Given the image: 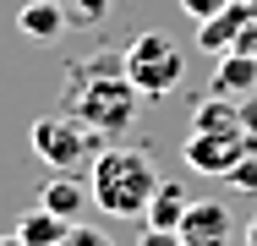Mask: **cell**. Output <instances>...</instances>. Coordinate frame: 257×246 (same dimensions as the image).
Listing matches in <instances>:
<instances>
[{"label": "cell", "instance_id": "1", "mask_svg": "<svg viewBox=\"0 0 257 246\" xmlns=\"http://www.w3.org/2000/svg\"><path fill=\"white\" fill-rule=\"evenodd\" d=\"M137 109H143V93H137L132 77H126V55L104 49L88 66H77V82H71V93H66V115H77L93 137L126 132V126L137 120Z\"/></svg>", "mask_w": 257, "mask_h": 246}, {"label": "cell", "instance_id": "2", "mask_svg": "<svg viewBox=\"0 0 257 246\" xmlns=\"http://www.w3.org/2000/svg\"><path fill=\"white\" fill-rule=\"evenodd\" d=\"M88 192L109 219H143L159 192V170L143 148H99L88 164Z\"/></svg>", "mask_w": 257, "mask_h": 246}, {"label": "cell", "instance_id": "3", "mask_svg": "<svg viewBox=\"0 0 257 246\" xmlns=\"http://www.w3.org/2000/svg\"><path fill=\"white\" fill-rule=\"evenodd\" d=\"M126 77H132V88L143 98H170L181 82H186V55L175 49L170 33H137L132 44H126Z\"/></svg>", "mask_w": 257, "mask_h": 246}, {"label": "cell", "instance_id": "4", "mask_svg": "<svg viewBox=\"0 0 257 246\" xmlns=\"http://www.w3.org/2000/svg\"><path fill=\"white\" fill-rule=\"evenodd\" d=\"M246 153H257V137L246 126H219V132H186V143H181V159H186V170H197V175H230Z\"/></svg>", "mask_w": 257, "mask_h": 246}, {"label": "cell", "instance_id": "5", "mask_svg": "<svg viewBox=\"0 0 257 246\" xmlns=\"http://www.w3.org/2000/svg\"><path fill=\"white\" fill-rule=\"evenodd\" d=\"M28 143H33V153H39L50 170L71 175V170L93 153V132H88L77 115H39V120L28 126Z\"/></svg>", "mask_w": 257, "mask_h": 246}, {"label": "cell", "instance_id": "6", "mask_svg": "<svg viewBox=\"0 0 257 246\" xmlns=\"http://www.w3.org/2000/svg\"><path fill=\"white\" fill-rule=\"evenodd\" d=\"M175 235L186 246H235V213L224 202H192Z\"/></svg>", "mask_w": 257, "mask_h": 246}, {"label": "cell", "instance_id": "7", "mask_svg": "<svg viewBox=\"0 0 257 246\" xmlns=\"http://www.w3.org/2000/svg\"><path fill=\"white\" fill-rule=\"evenodd\" d=\"M252 17H257V0H230L224 11H213L208 22H197V49L203 55H230Z\"/></svg>", "mask_w": 257, "mask_h": 246}, {"label": "cell", "instance_id": "8", "mask_svg": "<svg viewBox=\"0 0 257 246\" xmlns=\"http://www.w3.org/2000/svg\"><path fill=\"white\" fill-rule=\"evenodd\" d=\"M39 202H44L50 213H60L66 224H82V213H88L93 192H88L82 175H60V170H55L50 181H44V192H39Z\"/></svg>", "mask_w": 257, "mask_h": 246}, {"label": "cell", "instance_id": "9", "mask_svg": "<svg viewBox=\"0 0 257 246\" xmlns=\"http://www.w3.org/2000/svg\"><path fill=\"white\" fill-rule=\"evenodd\" d=\"M17 33H22L28 44H55V39L66 33V11H60V0H22V11H17Z\"/></svg>", "mask_w": 257, "mask_h": 246}, {"label": "cell", "instance_id": "10", "mask_svg": "<svg viewBox=\"0 0 257 246\" xmlns=\"http://www.w3.org/2000/svg\"><path fill=\"white\" fill-rule=\"evenodd\" d=\"M252 88H257V55H241V49L219 55V66H213V93L219 98H246Z\"/></svg>", "mask_w": 257, "mask_h": 246}, {"label": "cell", "instance_id": "11", "mask_svg": "<svg viewBox=\"0 0 257 246\" xmlns=\"http://www.w3.org/2000/svg\"><path fill=\"white\" fill-rule=\"evenodd\" d=\"M186 208H192V197H186L181 181H159V192H154V202H148V213H143V224H148V230H181Z\"/></svg>", "mask_w": 257, "mask_h": 246}, {"label": "cell", "instance_id": "12", "mask_svg": "<svg viewBox=\"0 0 257 246\" xmlns=\"http://www.w3.org/2000/svg\"><path fill=\"white\" fill-rule=\"evenodd\" d=\"M66 230H71V224H66L60 213H50L44 202H39V208H28V213L17 219V235H22L28 246H60V241H66Z\"/></svg>", "mask_w": 257, "mask_h": 246}, {"label": "cell", "instance_id": "13", "mask_svg": "<svg viewBox=\"0 0 257 246\" xmlns=\"http://www.w3.org/2000/svg\"><path fill=\"white\" fill-rule=\"evenodd\" d=\"M60 11H66V28H99L109 17V0H60Z\"/></svg>", "mask_w": 257, "mask_h": 246}, {"label": "cell", "instance_id": "14", "mask_svg": "<svg viewBox=\"0 0 257 246\" xmlns=\"http://www.w3.org/2000/svg\"><path fill=\"white\" fill-rule=\"evenodd\" d=\"M224 186H230V192H257V153H246V159L224 175Z\"/></svg>", "mask_w": 257, "mask_h": 246}, {"label": "cell", "instance_id": "15", "mask_svg": "<svg viewBox=\"0 0 257 246\" xmlns=\"http://www.w3.org/2000/svg\"><path fill=\"white\" fill-rule=\"evenodd\" d=\"M60 246H115V241H109L104 230H93V224H71V230H66V241H60Z\"/></svg>", "mask_w": 257, "mask_h": 246}, {"label": "cell", "instance_id": "16", "mask_svg": "<svg viewBox=\"0 0 257 246\" xmlns=\"http://www.w3.org/2000/svg\"><path fill=\"white\" fill-rule=\"evenodd\" d=\"M224 6H230V0H181V11H186L192 22H208V17H213V11H224Z\"/></svg>", "mask_w": 257, "mask_h": 246}, {"label": "cell", "instance_id": "17", "mask_svg": "<svg viewBox=\"0 0 257 246\" xmlns=\"http://www.w3.org/2000/svg\"><path fill=\"white\" fill-rule=\"evenodd\" d=\"M137 246H186V241H181L175 230H143V241H137Z\"/></svg>", "mask_w": 257, "mask_h": 246}, {"label": "cell", "instance_id": "18", "mask_svg": "<svg viewBox=\"0 0 257 246\" xmlns=\"http://www.w3.org/2000/svg\"><path fill=\"white\" fill-rule=\"evenodd\" d=\"M0 246H28V241H22V235H17V230H11V235H0Z\"/></svg>", "mask_w": 257, "mask_h": 246}, {"label": "cell", "instance_id": "19", "mask_svg": "<svg viewBox=\"0 0 257 246\" xmlns=\"http://www.w3.org/2000/svg\"><path fill=\"white\" fill-rule=\"evenodd\" d=\"M246 246H257V213H252V224H246Z\"/></svg>", "mask_w": 257, "mask_h": 246}]
</instances>
